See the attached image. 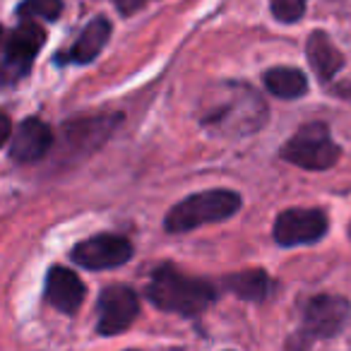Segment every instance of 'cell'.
Returning a JSON list of instances; mask_svg holds the SVG:
<instances>
[{
	"mask_svg": "<svg viewBox=\"0 0 351 351\" xmlns=\"http://www.w3.org/2000/svg\"><path fill=\"white\" fill-rule=\"evenodd\" d=\"M265 87L279 99H298L308 92V80L296 68H272L263 75Z\"/></svg>",
	"mask_w": 351,
	"mask_h": 351,
	"instance_id": "15",
	"label": "cell"
},
{
	"mask_svg": "<svg viewBox=\"0 0 351 351\" xmlns=\"http://www.w3.org/2000/svg\"><path fill=\"white\" fill-rule=\"evenodd\" d=\"M84 284L73 269L68 267H51L46 274V298L56 311L73 315L84 301Z\"/></svg>",
	"mask_w": 351,
	"mask_h": 351,
	"instance_id": "11",
	"label": "cell"
},
{
	"mask_svg": "<svg viewBox=\"0 0 351 351\" xmlns=\"http://www.w3.org/2000/svg\"><path fill=\"white\" fill-rule=\"evenodd\" d=\"M147 298L159 311L178 315H200L217 298V289L205 279H195L176 269L173 265H161L154 269L147 287Z\"/></svg>",
	"mask_w": 351,
	"mask_h": 351,
	"instance_id": "2",
	"label": "cell"
},
{
	"mask_svg": "<svg viewBox=\"0 0 351 351\" xmlns=\"http://www.w3.org/2000/svg\"><path fill=\"white\" fill-rule=\"evenodd\" d=\"M279 156L289 164L306 171H325L339 161L341 149L330 135V128L320 121L301 125L287 145L279 149Z\"/></svg>",
	"mask_w": 351,
	"mask_h": 351,
	"instance_id": "5",
	"label": "cell"
},
{
	"mask_svg": "<svg viewBox=\"0 0 351 351\" xmlns=\"http://www.w3.org/2000/svg\"><path fill=\"white\" fill-rule=\"evenodd\" d=\"M205 128L221 135H250L267 121V106L263 97L248 84L229 82L212 89L205 99V111L200 113Z\"/></svg>",
	"mask_w": 351,
	"mask_h": 351,
	"instance_id": "1",
	"label": "cell"
},
{
	"mask_svg": "<svg viewBox=\"0 0 351 351\" xmlns=\"http://www.w3.org/2000/svg\"><path fill=\"white\" fill-rule=\"evenodd\" d=\"M224 287L243 301H265L272 289V279L263 269H243L224 279Z\"/></svg>",
	"mask_w": 351,
	"mask_h": 351,
	"instance_id": "14",
	"label": "cell"
},
{
	"mask_svg": "<svg viewBox=\"0 0 351 351\" xmlns=\"http://www.w3.org/2000/svg\"><path fill=\"white\" fill-rule=\"evenodd\" d=\"M3 36H5V29L0 27V51H3V44H5V41H3Z\"/></svg>",
	"mask_w": 351,
	"mask_h": 351,
	"instance_id": "20",
	"label": "cell"
},
{
	"mask_svg": "<svg viewBox=\"0 0 351 351\" xmlns=\"http://www.w3.org/2000/svg\"><path fill=\"white\" fill-rule=\"evenodd\" d=\"M349 239H351V224H349Z\"/></svg>",
	"mask_w": 351,
	"mask_h": 351,
	"instance_id": "21",
	"label": "cell"
},
{
	"mask_svg": "<svg viewBox=\"0 0 351 351\" xmlns=\"http://www.w3.org/2000/svg\"><path fill=\"white\" fill-rule=\"evenodd\" d=\"M46 41L44 27H39L34 20H25L3 44V65L17 75H25L32 68V60L41 51Z\"/></svg>",
	"mask_w": 351,
	"mask_h": 351,
	"instance_id": "9",
	"label": "cell"
},
{
	"mask_svg": "<svg viewBox=\"0 0 351 351\" xmlns=\"http://www.w3.org/2000/svg\"><path fill=\"white\" fill-rule=\"evenodd\" d=\"M63 12V0H22L17 15L22 20H51L56 22Z\"/></svg>",
	"mask_w": 351,
	"mask_h": 351,
	"instance_id": "16",
	"label": "cell"
},
{
	"mask_svg": "<svg viewBox=\"0 0 351 351\" xmlns=\"http://www.w3.org/2000/svg\"><path fill=\"white\" fill-rule=\"evenodd\" d=\"M70 258L87 269H111L118 265H125L132 258V245L123 236L99 234L77 243L70 253Z\"/></svg>",
	"mask_w": 351,
	"mask_h": 351,
	"instance_id": "8",
	"label": "cell"
},
{
	"mask_svg": "<svg viewBox=\"0 0 351 351\" xmlns=\"http://www.w3.org/2000/svg\"><path fill=\"white\" fill-rule=\"evenodd\" d=\"M145 3H147V0H116L118 10H121L123 15H132V12L140 10Z\"/></svg>",
	"mask_w": 351,
	"mask_h": 351,
	"instance_id": "19",
	"label": "cell"
},
{
	"mask_svg": "<svg viewBox=\"0 0 351 351\" xmlns=\"http://www.w3.org/2000/svg\"><path fill=\"white\" fill-rule=\"evenodd\" d=\"M351 306L344 296H335V293H320L313 296L303 308V320L296 335L289 339V351H308L313 341L317 339H330V337L339 335V330L349 320Z\"/></svg>",
	"mask_w": 351,
	"mask_h": 351,
	"instance_id": "4",
	"label": "cell"
},
{
	"mask_svg": "<svg viewBox=\"0 0 351 351\" xmlns=\"http://www.w3.org/2000/svg\"><path fill=\"white\" fill-rule=\"evenodd\" d=\"M241 210V195L234 191H202L188 195L178 205L169 210L164 219V229L169 234H186L202 224L224 221Z\"/></svg>",
	"mask_w": 351,
	"mask_h": 351,
	"instance_id": "3",
	"label": "cell"
},
{
	"mask_svg": "<svg viewBox=\"0 0 351 351\" xmlns=\"http://www.w3.org/2000/svg\"><path fill=\"white\" fill-rule=\"evenodd\" d=\"M327 226L330 221L322 210L291 207V210H284L274 221V241L284 248L317 243L327 234Z\"/></svg>",
	"mask_w": 351,
	"mask_h": 351,
	"instance_id": "6",
	"label": "cell"
},
{
	"mask_svg": "<svg viewBox=\"0 0 351 351\" xmlns=\"http://www.w3.org/2000/svg\"><path fill=\"white\" fill-rule=\"evenodd\" d=\"M53 145V132L41 118H25L17 125V132L12 137L10 156L20 164H32V161L44 159V154Z\"/></svg>",
	"mask_w": 351,
	"mask_h": 351,
	"instance_id": "10",
	"label": "cell"
},
{
	"mask_svg": "<svg viewBox=\"0 0 351 351\" xmlns=\"http://www.w3.org/2000/svg\"><path fill=\"white\" fill-rule=\"evenodd\" d=\"M108 36H111V22L106 17H97L82 29V34L77 36V41L73 44V49L63 56V60L70 63H92L101 49L106 46Z\"/></svg>",
	"mask_w": 351,
	"mask_h": 351,
	"instance_id": "13",
	"label": "cell"
},
{
	"mask_svg": "<svg viewBox=\"0 0 351 351\" xmlns=\"http://www.w3.org/2000/svg\"><path fill=\"white\" fill-rule=\"evenodd\" d=\"M140 313L137 293L125 284L106 287L99 296V332L101 335H121L135 322Z\"/></svg>",
	"mask_w": 351,
	"mask_h": 351,
	"instance_id": "7",
	"label": "cell"
},
{
	"mask_svg": "<svg viewBox=\"0 0 351 351\" xmlns=\"http://www.w3.org/2000/svg\"><path fill=\"white\" fill-rule=\"evenodd\" d=\"M306 12V0H272V15L284 25L298 22Z\"/></svg>",
	"mask_w": 351,
	"mask_h": 351,
	"instance_id": "17",
	"label": "cell"
},
{
	"mask_svg": "<svg viewBox=\"0 0 351 351\" xmlns=\"http://www.w3.org/2000/svg\"><path fill=\"white\" fill-rule=\"evenodd\" d=\"M306 56L311 63L313 73L317 75L322 84L335 80V75L344 68V56L341 51L332 44V39L325 32H313L306 41Z\"/></svg>",
	"mask_w": 351,
	"mask_h": 351,
	"instance_id": "12",
	"label": "cell"
},
{
	"mask_svg": "<svg viewBox=\"0 0 351 351\" xmlns=\"http://www.w3.org/2000/svg\"><path fill=\"white\" fill-rule=\"evenodd\" d=\"M10 135H12V121L5 111H0V147L10 140Z\"/></svg>",
	"mask_w": 351,
	"mask_h": 351,
	"instance_id": "18",
	"label": "cell"
}]
</instances>
